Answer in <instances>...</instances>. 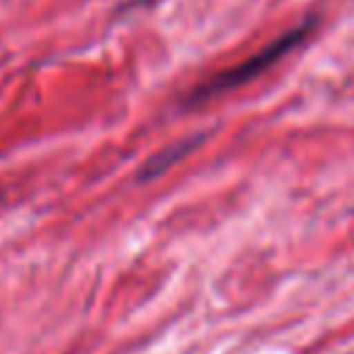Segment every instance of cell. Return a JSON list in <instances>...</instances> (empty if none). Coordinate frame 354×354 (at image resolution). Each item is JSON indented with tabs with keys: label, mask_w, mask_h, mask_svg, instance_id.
Returning <instances> with one entry per match:
<instances>
[{
	"label": "cell",
	"mask_w": 354,
	"mask_h": 354,
	"mask_svg": "<svg viewBox=\"0 0 354 354\" xmlns=\"http://www.w3.org/2000/svg\"><path fill=\"white\" fill-rule=\"evenodd\" d=\"M313 28H315V17H307V19L299 22L296 28L279 33L274 41H268V44H266L263 50H257L254 55H249V58H243V61H238V64H232V66L216 72V75L207 77L205 83H199V86L185 97V105L194 108V105H202V102H207V100H213V97H218V94H227V91H232V88H241L243 83H252L254 77H260L263 72H268L274 64H279L288 53H293V50L310 36Z\"/></svg>",
	"instance_id": "1"
},
{
	"label": "cell",
	"mask_w": 354,
	"mask_h": 354,
	"mask_svg": "<svg viewBox=\"0 0 354 354\" xmlns=\"http://www.w3.org/2000/svg\"><path fill=\"white\" fill-rule=\"evenodd\" d=\"M202 138H205L202 133H194V136H188V138H183V141L169 144V147H166V149H160L158 155H152V158L144 163V169H141V180L158 177V174H163L169 166H177L185 155H191V152L199 147V141H202Z\"/></svg>",
	"instance_id": "2"
}]
</instances>
